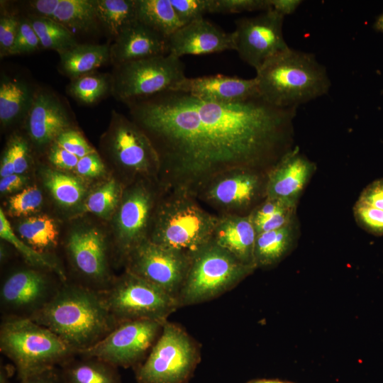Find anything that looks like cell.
<instances>
[{"label":"cell","instance_id":"obj_1","mask_svg":"<svg viewBox=\"0 0 383 383\" xmlns=\"http://www.w3.org/2000/svg\"><path fill=\"white\" fill-rule=\"evenodd\" d=\"M126 104L159 155L161 189L196 198L226 173L267 172L289 151L297 109L277 108L260 97L214 103L175 90Z\"/></svg>","mask_w":383,"mask_h":383},{"label":"cell","instance_id":"obj_2","mask_svg":"<svg viewBox=\"0 0 383 383\" xmlns=\"http://www.w3.org/2000/svg\"><path fill=\"white\" fill-rule=\"evenodd\" d=\"M30 318L59 336L76 355L95 345L118 325L99 291L65 282Z\"/></svg>","mask_w":383,"mask_h":383},{"label":"cell","instance_id":"obj_3","mask_svg":"<svg viewBox=\"0 0 383 383\" xmlns=\"http://www.w3.org/2000/svg\"><path fill=\"white\" fill-rule=\"evenodd\" d=\"M260 97L277 108H297L328 93L331 80L312 53L289 47L256 71Z\"/></svg>","mask_w":383,"mask_h":383},{"label":"cell","instance_id":"obj_4","mask_svg":"<svg viewBox=\"0 0 383 383\" xmlns=\"http://www.w3.org/2000/svg\"><path fill=\"white\" fill-rule=\"evenodd\" d=\"M199 201L185 192L162 190L148 239L192 258L212 241L218 221Z\"/></svg>","mask_w":383,"mask_h":383},{"label":"cell","instance_id":"obj_5","mask_svg":"<svg viewBox=\"0 0 383 383\" xmlns=\"http://www.w3.org/2000/svg\"><path fill=\"white\" fill-rule=\"evenodd\" d=\"M0 350L13 362L19 379L61 366L76 355L59 336L26 317L4 316Z\"/></svg>","mask_w":383,"mask_h":383},{"label":"cell","instance_id":"obj_6","mask_svg":"<svg viewBox=\"0 0 383 383\" xmlns=\"http://www.w3.org/2000/svg\"><path fill=\"white\" fill-rule=\"evenodd\" d=\"M256 269L211 241L192 257L177 298L179 304H194L215 298L236 286Z\"/></svg>","mask_w":383,"mask_h":383},{"label":"cell","instance_id":"obj_7","mask_svg":"<svg viewBox=\"0 0 383 383\" xmlns=\"http://www.w3.org/2000/svg\"><path fill=\"white\" fill-rule=\"evenodd\" d=\"M101 143L104 152L123 174L126 187L143 180L160 184L159 155L149 137L133 120L113 111Z\"/></svg>","mask_w":383,"mask_h":383},{"label":"cell","instance_id":"obj_8","mask_svg":"<svg viewBox=\"0 0 383 383\" xmlns=\"http://www.w3.org/2000/svg\"><path fill=\"white\" fill-rule=\"evenodd\" d=\"M99 292L118 324L134 320L164 323L179 306L177 298L128 271Z\"/></svg>","mask_w":383,"mask_h":383},{"label":"cell","instance_id":"obj_9","mask_svg":"<svg viewBox=\"0 0 383 383\" xmlns=\"http://www.w3.org/2000/svg\"><path fill=\"white\" fill-rule=\"evenodd\" d=\"M184 68L180 57L171 54L115 65L111 93L127 103L170 90L186 77Z\"/></svg>","mask_w":383,"mask_h":383},{"label":"cell","instance_id":"obj_10","mask_svg":"<svg viewBox=\"0 0 383 383\" xmlns=\"http://www.w3.org/2000/svg\"><path fill=\"white\" fill-rule=\"evenodd\" d=\"M196 347L185 331L165 321L145 362L136 370L138 383H184L197 363Z\"/></svg>","mask_w":383,"mask_h":383},{"label":"cell","instance_id":"obj_11","mask_svg":"<svg viewBox=\"0 0 383 383\" xmlns=\"http://www.w3.org/2000/svg\"><path fill=\"white\" fill-rule=\"evenodd\" d=\"M161 191L158 183L144 180L124 188L113 214L115 244L123 261L148 239Z\"/></svg>","mask_w":383,"mask_h":383},{"label":"cell","instance_id":"obj_12","mask_svg":"<svg viewBox=\"0 0 383 383\" xmlns=\"http://www.w3.org/2000/svg\"><path fill=\"white\" fill-rule=\"evenodd\" d=\"M267 172L235 170L210 182L196 199L211 206L218 215H249L266 198Z\"/></svg>","mask_w":383,"mask_h":383},{"label":"cell","instance_id":"obj_13","mask_svg":"<svg viewBox=\"0 0 383 383\" xmlns=\"http://www.w3.org/2000/svg\"><path fill=\"white\" fill-rule=\"evenodd\" d=\"M164 323L154 320L121 322L100 341L76 355L95 357L116 367L133 366L153 346Z\"/></svg>","mask_w":383,"mask_h":383},{"label":"cell","instance_id":"obj_14","mask_svg":"<svg viewBox=\"0 0 383 383\" xmlns=\"http://www.w3.org/2000/svg\"><path fill=\"white\" fill-rule=\"evenodd\" d=\"M191 257L146 239L126 257L128 271L178 298ZM178 300V299H177Z\"/></svg>","mask_w":383,"mask_h":383},{"label":"cell","instance_id":"obj_15","mask_svg":"<svg viewBox=\"0 0 383 383\" xmlns=\"http://www.w3.org/2000/svg\"><path fill=\"white\" fill-rule=\"evenodd\" d=\"M284 16L273 9L235 21V50L245 63L258 70L268 60L287 49L283 35Z\"/></svg>","mask_w":383,"mask_h":383},{"label":"cell","instance_id":"obj_16","mask_svg":"<svg viewBox=\"0 0 383 383\" xmlns=\"http://www.w3.org/2000/svg\"><path fill=\"white\" fill-rule=\"evenodd\" d=\"M60 286L37 269L13 271L1 285V311L4 316L30 318L52 299Z\"/></svg>","mask_w":383,"mask_h":383},{"label":"cell","instance_id":"obj_17","mask_svg":"<svg viewBox=\"0 0 383 383\" xmlns=\"http://www.w3.org/2000/svg\"><path fill=\"white\" fill-rule=\"evenodd\" d=\"M66 249L70 261L89 288L102 291L111 284L108 247L104 235L94 227L77 229L70 234Z\"/></svg>","mask_w":383,"mask_h":383},{"label":"cell","instance_id":"obj_18","mask_svg":"<svg viewBox=\"0 0 383 383\" xmlns=\"http://www.w3.org/2000/svg\"><path fill=\"white\" fill-rule=\"evenodd\" d=\"M316 170V165L299 151H288L267 172L266 198L296 209Z\"/></svg>","mask_w":383,"mask_h":383},{"label":"cell","instance_id":"obj_19","mask_svg":"<svg viewBox=\"0 0 383 383\" xmlns=\"http://www.w3.org/2000/svg\"><path fill=\"white\" fill-rule=\"evenodd\" d=\"M170 90L220 104L238 103L260 97L255 78L246 79L223 74L186 77Z\"/></svg>","mask_w":383,"mask_h":383},{"label":"cell","instance_id":"obj_20","mask_svg":"<svg viewBox=\"0 0 383 383\" xmlns=\"http://www.w3.org/2000/svg\"><path fill=\"white\" fill-rule=\"evenodd\" d=\"M28 135L38 146L51 145L64 131L70 129L67 110L59 98L47 89L35 90L25 117Z\"/></svg>","mask_w":383,"mask_h":383},{"label":"cell","instance_id":"obj_21","mask_svg":"<svg viewBox=\"0 0 383 383\" xmlns=\"http://www.w3.org/2000/svg\"><path fill=\"white\" fill-rule=\"evenodd\" d=\"M169 54L206 55L235 50L233 33L202 18L183 26L168 38Z\"/></svg>","mask_w":383,"mask_h":383},{"label":"cell","instance_id":"obj_22","mask_svg":"<svg viewBox=\"0 0 383 383\" xmlns=\"http://www.w3.org/2000/svg\"><path fill=\"white\" fill-rule=\"evenodd\" d=\"M168 54V39L138 20L123 30L110 45V61L114 66Z\"/></svg>","mask_w":383,"mask_h":383},{"label":"cell","instance_id":"obj_23","mask_svg":"<svg viewBox=\"0 0 383 383\" xmlns=\"http://www.w3.org/2000/svg\"><path fill=\"white\" fill-rule=\"evenodd\" d=\"M28 4L33 14L50 18L72 32L89 33L99 26L95 0H34Z\"/></svg>","mask_w":383,"mask_h":383},{"label":"cell","instance_id":"obj_24","mask_svg":"<svg viewBox=\"0 0 383 383\" xmlns=\"http://www.w3.org/2000/svg\"><path fill=\"white\" fill-rule=\"evenodd\" d=\"M256 237L250 215H218L212 242L241 262L255 266L254 249Z\"/></svg>","mask_w":383,"mask_h":383},{"label":"cell","instance_id":"obj_25","mask_svg":"<svg viewBox=\"0 0 383 383\" xmlns=\"http://www.w3.org/2000/svg\"><path fill=\"white\" fill-rule=\"evenodd\" d=\"M296 242L294 221L279 229L257 234L254 249L256 267L276 266L291 252Z\"/></svg>","mask_w":383,"mask_h":383},{"label":"cell","instance_id":"obj_26","mask_svg":"<svg viewBox=\"0 0 383 383\" xmlns=\"http://www.w3.org/2000/svg\"><path fill=\"white\" fill-rule=\"evenodd\" d=\"M35 90L21 79L1 73L0 79V122L9 126L25 118Z\"/></svg>","mask_w":383,"mask_h":383},{"label":"cell","instance_id":"obj_27","mask_svg":"<svg viewBox=\"0 0 383 383\" xmlns=\"http://www.w3.org/2000/svg\"><path fill=\"white\" fill-rule=\"evenodd\" d=\"M59 56L60 71L72 79L93 72L110 60V46L78 43Z\"/></svg>","mask_w":383,"mask_h":383},{"label":"cell","instance_id":"obj_28","mask_svg":"<svg viewBox=\"0 0 383 383\" xmlns=\"http://www.w3.org/2000/svg\"><path fill=\"white\" fill-rule=\"evenodd\" d=\"M74 357L60 366L65 383H121L116 367L95 357Z\"/></svg>","mask_w":383,"mask_h":383},{"label":"cell","instance_id":"obj_29","mask_svg":"<svg viewBox=\"0 0 383 383\" xmlns=\"http://www.w3.org/2000/svg\"><path fill=\"white\" fill-rule=\"evenodd\" d=\"M137 20L169 38L183 26L170 0H136Z\"/></svg>","mask_w":383,"mask_h":383},{"label":"cell","instance_id":"obj_30","mask_svg":"<svg viewBox=\"0 0 383 383\" xmlns=\"http://www.w3.org/2000/svg\"><path fill=\"white\" fill-rule=\"evenodd\" d=\"M99 26L113 39L137 21L136 0H95Z\"/></svg>","mask_w":383,"mask_h":383},{"label":"cell","instance_id":"obj_31","mask_svg":"<svg viewBox=\"0 0 383 383\" xmlns=\"http://www.w3.org/2000/svg\"><path fill=\"white\" fill-rule=\"evenodd\" d=\"M18 232L26 244L42 254L57 245L59 232L57 223L47 215L26 218L19 223Z\"/></svg>","mask_w":383,"mask_h":383},{"label":"cell","instance_id":"obj_32","mask_svg":"<svg viewBox=\"0 0 383 383\" xmlns=\"http://www.w3.org/2000/svg\"><path fill=\"white\" fill-rule=\"evenodd\" d=\"M43 48L56 51L59 55L78 43L74 33L57 22L30 13L26 16Z\"/></svg>","mask_w":383,"mask_h":383},{"label":"cell","instance_id":"obj_33","mask_svg":"<svg viewBox=\"0 0 383 383\" xmlns=\"http://www.w3.org/2000/svg\"><path fill=\"white\" fill-rule=\"evenodd\" d=\"M43 173L45 187L60 205L72 207L82 199L85 187L77 177L56 170L47 169Z\"/></svg>","mask_w":383,"mask_h":383},{"label":"cell","instance_id":"obj_34","mask_svg":"<svg viewBox=\"0 0 383 383\" xmlns=\"http://www.w3.org/2000/svg\"><path fill=\"white\" fill-rule=\"evenodd\" d=\"M111 89V77L107 74L91 72L71 79L67 93L84 104H92L103 98Z\"/></svg>","mask_w":383,"mask_h":383},{"label":"cell","instance_id":"obj_35","mask_svg":"<svg viewBox=\"0 0 383 383\" xmlns=\"http://www.w3.org/2000/svg\"><path fill=\"white\" fill-rule=\"evenodd\" d=\"M0 236L1 239L12 245L31 266L48 269L56 273L62 282L66 281L64 272L56 263L44 254L32 248L15 235L2 209H0Z\"/></svg>","mask_w":383,"mask_h":383},{"label":"cell","instance_id":"obj_36","mask_svg":"<svg viewBox=\"0 0 383 383\" xmlns=\"http://www.w3.org/2000/svg\"><path fill=\"white\" fill-rule=\"evenodd\" d=\"M123 189L111 179L92 192L84 201L83 210L101 217L114 214L120 203Z\"/></svg>","mask_w":383,"mask_h":383},{"label":"cell","instance_id":"obj_37","mask_svg":"<svg viewBox=\"0 0 383 383\" xmlns=\"http://www.w3.org/2000/svg\"><path fill=\"white\" fill-rule=\"evenodd\" d=\"M43 197L37 187H28L11 196L8 208L13 216H23L36 212L41 206Z\"/></svg>","mask_w":383,"mask_h":383},{"label":"cell","instance_id":"obj_38","mask_svg":"<svg viewBox=\"0 0 383 383\" xmlns=\"http://www.w3.org/2000/svg\"><path fill=\"white\" fill-rule=\"evenodd\" d=\"M271 9L270 0H209V13L228 14Z\"/></svg>","mask_w":383,"mask_h":383},{"label":"cell","instance_id":"obj_39","mask_svg":"<svg viewBox=\"0 0 383 383\" xmlns=\"http://www.w3.org/2000/svg\"><path fill=\"white\" fill-rule=\"evenodd\" d=\"M357 224L367 233L383 236V211L356 201L353 208Z\"/></svg>","mask_w":383,"mask_h":383},{"label":"cell","instance_id":"obj_40","mask_svg":"<svg viewBox=\"0 0 383 383\" xmlns=\"http://www.w3.org/2000/svg\"><path fill=\"white\" fill-rule=\"evenodd\" d=\"M42 48L34 29L27 18H21L14 44L9 55L31 53Z\"/></svg>","mask_w":383,"mask_h":383},{"label":"cell","instance_id":"obj_41","mask_svg":"<svg viewBox=\"0 0 383 383\" xmlns=\"http://www.w3.org/2000/svg\"><path fill=\"white\" fill-rule=\"evenodd\" d=\"M183 26L204 18L209 13V0H170Z\"/></svg>","mask_w":383,"mask_h":383},{"label":"cell","instance_id":"obj_42","mask_svg":"<svg viewBox=\"0 0 383 383\" xmlns=\"http://www.w3.org/2000/svg\"><path fill=\"white\" fill-rule=\"evenodd\" d=\"M53 142L79 158L95 151L79 132L71 128L62 133Z\"/></svg>","mask_w":383,"mask_h":383},{"label":"cell","instance_id":"obj_43","mask_svg":"<svg viewBox=\"0 0 383 383\" xmlns=\"http://www.w3.org/2000/svg\"><path fill=\"white\" fill-rule=\"evenodd\" d=\"M20 18L15 14L1 13L0 18V56H8L14 44Z\"/></svg>","mask_w":383,"mask_h":383},{"label":"cell","instance_id":"obj_44","mask_svg":"<svg viewBox=\"0 0 383 383\" xmlns=\"http://www.w3.org/2000/svg\"><path fill=\"white\" fill-rule=\"evenodd\" d=\"M295 209L286 208L271 216L252 221L257 235L279 229L294 221Z\"/></svg>","mask_w":383,"mask_h":383},{"label":"cell","instance_id":"obj_45","mask_svg":"<svg viewBox=\"0 0 383 383\" xmlns=\"http://www.w3.org/2000/svg\"><path fill=\"white\" fill-rule=\"evenodd\" d=\"M12 148L15 174H22L27 171L30 162L29 145L23 137L14 135L10 140Z\"/></svg>","mask_w":383,"mask_h":383},{"label":"cell","instance_id":"obj_46","mask_svg":"<svg viewBox=\"0 0 383 383\" xmlns=\"http://www.w3.org/2000/svg\"><path fill=\"white\" fill-rule=\"evenodd\" d=\"M74 171L83 177H96L104 173L105 167L98 153L94 151L79 158Z\"/></svg>","mask_w":383,"mask_h":383},{"label":"cell","instance_id":"obj_47","mask_svg":"<svg viewBox=\"0 0 383 383\" xmlns=\"http://www.w3.org/2000/svg\"><path fill=\"white\" fill-rule=\"evenodd\" d=\"M48 159L53 166L64 171L74 170L79 160L54 142L50 146Z\"/></svg>","mask_w":383,"mask_h":383},{"label":"cell","instance_id":"obj_48","mask_svg":"<svg viewBox=\"0 0 383 383\" xmlns=\"http://www.w3.org/2000/svg\"><path fill=\"white\" fill-rule=\"evenodd\" d=\"M357 201L383 211V177L367 185Z\"/></svg>","mask_w":383,"mask_h":383},{"label":"cell","instance_id":"obj_49","mask_svg":"<svg viewBox=\"0 0 383 383\" xmlns=\"http://www.w3.org/2000/svg\"><path fill=\"white\" fill-rule=\"evenodd\" d=\"M20 383H65L61 368L54 367L29 374Z\"/></svg>","mask_w":383,"mask_h":383},{"label":"cell","instance_id":"obj_50","mask_svg":"<svg viewBox=\"0 0 383 383\" xmlns=\"http://www.w3.org/2000/svg\"><path fill=\"white\" fill-rule=\"evenodd\" d=\"M26 178L22 174H13L1 178L0 191L2 194H8L20 189L26 182Z\"/></svg>","mask_w":383,"mask_h":383},{"label":"cell","instance_id":"obj_51","mask_svg":"<svg viewBox=\"0 0 383 383\" xmlns=\"http://www.w3.org/2000/svg\"><path fill=\"white\" fill-rule=\"evenodd\" d=\"M301 3V0H270L272 9L284 16L293 13Z\"/></svg>","mask_w":383,"mask_h":383},{"label":"cell","instance_id":"obj_52","mask_svg":"<svg viewBox=\"0 0 383 383\" xmlns=\"http://www.w3.org/2000/svg\"><path fill=\"white\" fill-rule=\"evenodd\" d=\"M15 174L14 164L13 160L12 148L10 141L4 149L0 167L1 178Z\"/></svg>","mask_w":383,"mask_h":383},{"label":"cell","instance_id":"obj_53","mask_svg":"<svg viewBox=\"0 0 383 383\" xmlns=\"http://www.w3.org/2000/svg\"><path fill=\"white\" fill-rule=\"evenodd\" d=\"M0 383H11L9 379V369L8 367L1 365Z\"/></svg>","mask_w":383,"mask_h":383},{"label":"cell","instance_id":"obj_54","mask_svg":"<svg viewBox=\"0 0 383 383\" xmlns=\"http://www.w3.org/2000/svg\"><path fill=\"white\" fill-rule=\"evenodd\" d=\"M247 383H294V382L282 381L279 379H260L250 380Z\"/></svg>","mask_w":383,"mask_h":383},{"label":"cell","instance_id":"obj_55","mask_svg":"<svg viewBox=\"0 0 383 383\" xmlns=\"http://www.w3.org/2000/svg\"><path fill=\"white\" fill-rule=\"evenodd\" d=\"M374 27L377 30L383 33V13L376 19Z\"/></svg>","mask_w":383,"mask_h":383}]
</instances>
